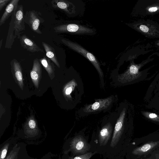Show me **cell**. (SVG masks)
<instances>
[{"label": "cell", "mask_w": 159, "mask_h": 159, "mask_svg": "<svg viewBox=\"0 0 159 159\" xmlns=\"http://www.w3.org/2000/svg\"><path fill=\"white\" fill-rule=\"evenodd\" d=\"M62 43L70 48L81 54L89 61L97 70L100 78H103V74L100 64L96 57L84 47L77 43L66 39L61 40Z\"/></svg>", "instance_id": "obj_1"}, {"label": "cell", "mask_w": 159, "mask_h": 159, "mask_svg": "<svg viewBox=\"0 0 159 159\" xmlns=\"http://www.w3.org/2000/svg\"><path fill=\"white\" fill-rule=\"evenodd\" d=\"M53 29L55 32L59 33L93 35L96 33L95 29L75 22L59 25L54 27Z\"/></svg>", "instance_id": "obj_2"}, {"label": "cell", "mask_w": 159, "mask_h": 159, "mask_svg": "<svg viewBox=\"0 0 159 159\" xmlns=\"http://www.w3.org/2000/svg\"><path fill=\"white\" fill-rule=\"evenodd\" d=\"M41 16L40 12L35 10L26 11L24 16L25 23L29 25L32 31L39 34H42L39 29L40 25L44 21Z\"/></svg>", "instance_id": "obj_3"}, {"label": "cell", "mask_w": 159, "mask_h": 159, "mask_svg": "<svg viewBox=\"0 0 159 159\" xmlns=\"http://www.w3.org/2000/svg\"><path fill=\"white\" fill-rule=\"evenodd\" d=\"M113 96L98 99L92 104L85 106L83 108L84 113H92L105 109L109 107L113 102Z\"/></svg>", "instance_id": "obj_4"}, {"label": "cell", "mask_w": 159, "mask_h": 159, "mask_svg": "<svg viewBox=\"0 0 159 159\" xmlns=\"http://www.w3.org/2000/svg\"><path fill=\"white\" fill-rule=\"evenodd\" d=\"M90 148V145L85 139L80 135L75 137L71 141L70 148L75 154H84L89 151Z\"/></svg>", "instance_id": "obj_5"}, {"label": "cell", "mask_w": 159, "mask_h": 159, "mask_svg": "<svg viewBox=\"0 0 159 159\" xmlns=\"http://www.w3.org/2000/svg\"><path fill=\"white\" fill-rule=\"evenodd\" d=\"M125 115V111L123 110L120 113L116 121L110 143V146L112 148H114L117 145L123 133Z\"/></svg>", "instance_id": "obj_6"}, {"label": "cell", "mask_w": 159, "mask_h": 159, "mask_svg": "<svg viewBox=\"0 0 159 159\" xmlns=\"http://www.w3.org/2000/svg\"><path fill=\"white\" fill-rule=\"evenodd\" d=\"M24 16L23 6L19 5L15 11L14 20L15 35L18 36V38L22 33L20 32L25 29Z\"/></svg>", "instance_id": "obj_7"}, {"label": "cell", "mask_w": 159, "mask_h": 159, "mask_svg": "<svg viewBox=\"0 0 159 159\" xmlns=\"http://www.w3.org/2000/svg\"><path fill=\"white\" fill-rule=\"evenodd\" d=\"M51 3L54 8L64 11L68 16L75 13V7L71 2L66 0H52Z\"/></svg>", "instance_id": "obj_8"}, {"label": "cell", "mask_w": 159, "mask_h": 159, "mask_svg": "<svg viewBox=\"0 0 159 159\" xmlns=\"http://www.w3.org/2000/svg\"><path fill=\"white\" fill-rule=\"evenodd\" d=\"M19 39L21 47L27 51L31 52H41L44 53L41 49L34 41L25 34L20 36L18 38Z\"/></svg>", "instance_id": "obj_9"}, {"label": "cell", "mask_w": 159, "mask_h": 159, "mask_svg": "<svg viewBox=\"0 0 159 159\" xmlns=\"http://www.w3.org/2000/svg\"><path fill=\"white\" fill-rule=\"evenodd\" d=\"M39 60L35 58L33 60L32 69L30 72V76L35 87L38 88L39 83L42 74V68Z\"/></svg>", "instance_id": "obj_10"}, {"label": "cell", "mask_w": 159, "mask_h": 159, "mask_svg": "<svg viewBox=\"0 0 159 159\" xmlns=\"http://www.w3.org/2000/svg\"><path fill=\"white\" fill-rule=\"evenodd\" d=\"M159 145V141L148 142L134 149L132 153L134 155L139 156L144 155L151 152Z\"/></svg>", "instance_id": "obj_11"}, {"label": "cell", "mask_w": 159, "mask_h": 159, "mask_svg": "<svg viewBox=\"0 0 159 159\" xmlns=\"http://www.w3.org/2000/svg\"><path fill=\"white\" fill-rule=\"evenodd\" d=\"M112 131V127L110 123L104 126L99 134V141L100 146L106 145L110 139Z\"/></svg>", "instance_id": "obj_12"}, {"label": "cell", "mask_w": 159, "mask_h": 159, "mask_svg": "<svg viewBox=\"0 0 159 159\" xmlns=\"http://www.w3.org/2000/svg\"><path fill=\"white\" fill-rule=\"evenodd\" d=\"M19 0H11L7 5L0 19V26L3 24L15 11L18 5Z\"/></svg>", "instance_id": "obj_13"}, {"label": "cell", "mask_w": 159, "mask_h": 159, "mask_svg": "<svg viewBox=\"0 0 159 159\" xmlns=\"http://www.w3.org/2000/svg\"><path fill=\"white\" fill-rule=\"evenodd\" d=\"M11 72L14 75L20 87L23 89V83L22 68L19 62L16 59H13L10 62Z\"/></svg>", "instance_id": "obj_14"}, {"label": "cell", "mask_w": 159, "mask_h": 159, "mask_svg": "<svg viewBox=\"0 0 159 159\" xmlns=\"http://www.w3.org/2000/svg\"><path fill=\"white\" fill-rule=\"evenodd\" d=\"M15 11L11 16V20L9 23V26L5 46V48L10 49L11 48L13 43L15 41V39L16 37L14 35V13Z\"/></svg>", "instance_id": "obj_15"}, {"label": "cell", "mask_w": 159, "mask_h": 159, "mask_svg": "<svg viewBox=\"0 0 159 159\" xmlns=\"http://www.w3.org/2000/svg\"><path fill=\"white\" fill-rule=\"evenodd\" d=\"M42 44L46 52L47 57L50 59L59 68L60 66L54 49L49 44L42 42Z\"/></svg>", "instance_id": "obj_16"}, {"label": "cell", "mask_w": 159, "mask_h": 159, "mask_svg": "<svg viewBox=\"0 0 159 159\" xmlns=\"http://www.w3.org/2000/svg\"><path fill=\"white\" fill-rule=\"evenodd\" d=\"M41 64L46 70L50 77L54 76L55 66L51 60L45 56L39 59Z\"/></svg>", "instance_id": "obj_17"}, {"label": "cell", "mask_w": 159, "mask_h": 159, "mask_svg": "<svg viewBox=\"0 0 159 159\" xmlns=\"http://www.w3.org/2000/svg\"><path fill=\"white\" fill-rule=\"evenodd\" d=\"M77 85V83L74 80L69 82L64 88L63 93L64 96L68 98H71L70 94Z\"/></svg>", "instance_id": "obj_18"}, {"label": "cell", "mask_w": 159, "mask_h": 159, "mask_svg": "<svg viewBox=\"0 0 159 159\" xmlns=\"http://www.w3.org/2000/svg\"><path fill=\"white\" fill-rule=\"evenodd\" d=\"M94 153V152H89L85 154L75 157L74 158H71L70 159H89Z\"/></svg>", "instance_id": "obj_19"}, {"label": "cell", "mask_w": 159, "mask_h": 159, "mask_svg": "<svg viewBox=\"0 0 159 159\" xmlns=\"http://www.w3.org/2000/svg\"><path fill=\"white\" fill-rule=\"evenodd\" d=\"M11 1V0H0V11H1L3 7L5 6L8 2H10Z\"/></svg>", "instance_id": "obj_20"}, {"label": "cell", "mask_w": 159, "mask_h": 159, "mask_svg": "<svg viewBox=\"0 0 159 159\" xmlns=\"http://www.w3.org/2000/svg\"><path fill=\"white\" fill-rule=\"evenodd\" d=\"M7 152V149L6 148L3 149L1 153L0 159H4Z\"/></svg>", "instance_id": "obj_21"}, {"label": "cell", "mask_w": 159, "mask_h": 159, "mask_svg": "<svg viewBox=\"0 0 159 159\" xmlns=\"http://www.w3.org/2000/svg\"><path fill=\"white\" fill-rule=\"evenodd\" d=\"M29 125L31 129H34L36 126L35 121L33 120H30L29 122Z\"/></svg>", "instance_id": "obj_22"}, {"label": "cell", "mask_w": 159, "mask_h": 159, "mask_svg": "<svg viewBox=\"0 0 159 159\" xmlns=\"http://www.w3.org/2000/svg\"><path fill=\"white\" fill-rule=\"evenodd\" d=\"M139 27L140 30L143 32H147L149 30L148 28L145 25H141Z\"/></svg>", "instance_id": "obj_23"}, {"label": "cell", "mask_w": 159, "mask_h": 159, "mask_svg": "<svg viewBox=\"0 0 159 159\" xmlns=\"http://www.w3.org/2000/svg\"><path fill=\"white\" fill-rule=\"evenodd\" d=\"M149 159H159V152L155 153L154 156H151Z\"/></svg>", "instance_id": "obj_24"}, {"label": "cell", "mask_w": 159, "mask_h": 159, "mask_svg": "<svg viewBox=\"0 0 159 159\" xmlns=\"http://www.w3.org/2000/svg\"><path fill=\"white\" fill-rule=\"evenodd\" d=\"M158 8L156 7H150L148 9V11L150 12H153L156 11Z\"/></svg>", "instance_id": "obj_25"}, {"label": "cell", "mask_w": 159, "mask_h": 159, "mask_svg": "<svg viewBox=\"0 0 159 159\" xmlns=\"http://www.w3.org/2000/svg\"><path fill=\"white\" fill-rule=\"evenodd\" d=\"M149 116L150 118H155L157 117V115L155 113H151L149 115Z\"/></svg>", "instance_id": "obj_26"}, {"label": "cell", "mask_w": 159, "mask_h": 159, "mask_svg": "<svg viewBox=\"0 0 159 159\" xmlns=\"http://www.w3.org/2000/svg\"><path fill=\"white\" fill-rule=\"evenodd\" d=\"M3 39H2L0 41V49H1L2 45V43Z\"/></svg>", "instance_id": "obj_27"}, {"label": "cell", "mask_w": 159, "mask_h": 159, "mask_svg": "<svg viewBox=\"0 0 159 159\" xmlns=\"http://www.w3.org/2000/svg\"></svg>", "instance_id": "obj_28"}]
</instances>
